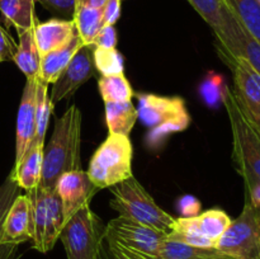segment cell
Returning a JSON list of instances; mask_svg holds the SVG:
<instances>
[{
    "instance_id": "obj_1",
    "label": "cell",
    "mask_w": 260,
    "mask_h": 259,
    "mask_svg": "<svg viewBox=\"0 0 260 259\" xmlns=\"http://www.w3.org/2000/svg\"><path fill=\"white\" fill-rule=\"evenodd\" d=\"M81 111L71 104L60 118L56 119L53 132L45 147L42 179L38 188L55 189L63 173L81 169Z\"/></svg>"
},
{
    "instance_id": "obj_2",
    "label": "cell",
    "mask_w": 260,
    "mask_h": 259,
    "mask_svg": "<svg viewBox=\"0 0 260 259\" xmlns=\"http://www.w3.org/2000/svg\"><path fill=\"white\" fill-rule=\"evenodd\" d=\"M137 99V114L147 128L145 142L149 149L157 150L168 137L185 131L190 124V114L180 96L141 93Z\"/></svg>"
},
{
    "instance_id": "obj_3",
    "label": "cell",
    "mask_w": 260,
    "mask_h": 259,
    "mask_svg": "<svg viewBox=\"0 0 260 259\" xmlns=\"http://www.w3.org/2000/svg\"><path fill=\"white\" fill-rule=\"evenodd\" d=\"M222 103L228 112L233 135V160L246 187L260 183V131L248 121L226 86Z\"/></svg>"
},
{
    "instance_id": "obj_4",
    "label": "cell",
    "mask_w": 260,
    "mask_h": 259,
    "mask_svg": "<svg viewBox=\"0 0 260 259\" xmlns=\"http://www.w3.org/2000/svg\"><path fill=\"white\" fill-rule=\"evenodd\" d=\"M111 188L112 200L109 206L119 216L165 234L172 230L175 218L156 205L154 198L134 175Z\"/></svg>"
},
{
    "instance_id": "obj_5",
    "label": "cell",
    "mask_w": 260,
    "mask_h": 259,
    "mask_svg": "<svg viewBox=\"0 0 260 259\" xmlns=\"http://www.w3.org/2000/svg\"><path fill=\"white\" fill-rule=\"evenodd\" d=\"M134 147L128 136L108 134L91 156L88 175L98 189L111 188L132 175Z\"/></svg>"
},
{
    "instance_id": "obj_6",
    "label": "cell",
    "mask_w": 260,
    "mask_h": 259,
    "mask_svg": "<svg viewBox=\"0 0 260 259\" xmlns=\"http://www.w3.org/2000/svg\"><path fill=\"white\" fill-rule=\"evenodd\" d=\"M27 195L32 211V246L40 253H48L65 225L62 203L55 189L36 188Z\"/></svg>"
},
{
    "instance_id": "obj_7",
    "label": "cell",
    "mask_w": 260,
    "mask_h": 259,
    "mask_svg": "<svg viewBox=\"0 0 260 259\" xmlns=\"http://www.w3.org/2000/svg\"><path fill=\"white\" fill-rule=\"evenodd\" d=\"M102 220L90 206L80 208L65 222L60 239L68 259H95L104 239Z\"/></svg>"
},
{
    "instance_id": "obj_8",
    "label": "cell",
    "mask_w": 260,
    "mask_h": 259,
    "mask_svg": "<svg viewBox=\"0 0 260 259\" xmlns=\"http://www.w3.org/2000/svg\"><path fill=\"white\" fill-rule=\"evenodd\" d=\"M216 249L235 259H258L260 256V207L248 201L240 215L231 220Z\"/></svg>"
},
{
    "instance_id": "obj_9",
    "label": "cell",
    "mask_w": 260,
    "mask_h": 259,
    "mask_svg": "<svg viewBox=\"0 0 260 259\" xmlns=\"http://www.w3.org/2000/svg\"><path fill=\"white\" fill-rule=\"evenodd\" d=\"M230 222L228 213L212 208L192 217L175 218L167 238L198 248H216Z\"/></svg>"
},
{
    "instance_id": "obj_10",
    "label": "cell",
    "mask_w": 260,
    "mask_h": 259,
    "mask_svg": "<svg viewBox=\"0 0 260 259\" xmlns=\"http://www.w3.org/2000/svg\"><path fill=\"white\" fill-rule=\"evenodd\" d=\"M217 52L233 74L235 101L248 121L260 131V75L244 60L216 43Z\"/></svg>"
},
{
    "instance_id": "obj_11",
    "label": "cell",
    "mask_w": 260,
    "mask_h": 259,
    "mask_svg": "<svg viewBox=\"0 0 260 259\" xmlns=\"http://www.w3.org/2000/svg\"><path fill=\"white\" fill-rule=\"evenodd\" d=\"M215 33L217 45L238 56L244 27L226 0H188Z\"/></svg>"
},
{
    "instance_id": "obj_12",
    "label": "cell",
    "mask_w": 260,
    "mask_h": 259,
    "mask_svg": "<svg viewBox=\"0 0 260 259\" xmlns=\"http://www.w3.org/2000/svg\"><path fill=\"white\" fill-rule=\"evenodd\" d=\"M104 236L129 250L155 256L167 234L131 218L118 216L109 221L104 229Z\"/></svg>"
},
{
    "instance_id": "obj_13",
    "label": "cell",
    "mask_w": 260,
    "mask_h": 259,
    "mask_svg": "<svg viewBox=\"0 0 260 259\" xmlns=\"http://www.w3.org/2000/svg\"><path fill=\"white\" fill-rule=\"evenodd\" d=\"M93 52V45H81L76 51L65 70L53 83L50 93V101L53 106L63 99L70 98L83 84L93 78L95 74Z\"/></svg>"
},
{
    "instance_id": "obj_14",
    "label": "cell",
    "mask_w": 260,
    "mask_h": 259,
    "mask_svg": "<svg viewBox=\"0 0 260 259\" xmlns=\"http://www.w3.org/2000/svg\"><path fill=\"white\" fill-rule=\"evenodd\" d=\"M56 193L62 203L65 222L80 208L90 206L91 200L98 192L88 173L84 170H73L63 173L55 185Z\"/></svg>"
},
{
    "instance_id": "obj_15",
    "label": "cell",
    "mask_w": 260,
    "mask_h": 259,
    "mask_svg": "<svg viewBox=\"0 0 260 259\" xmlns=\"http://www.w3.org/2000/svg\"><path fill=\"white\" fill-rule=\"evenodd\" d=\"M37 79H27L19 108L17 114V127H15V161L14 168L22 161L27 154L33 135H35V117H36V98H37Z\"/></svg>"
},
{
    "instance_id": "obj_16",
    "label": "cell",
    "mask_w": 260,
    "mask_h": 259,
    "mask_svg": "<svg viewBox=\"0 0 260 259\" xmlns=\"http://www.w3.org/2000/svg\"><path fill=\"white\" fill-rule=\"evenodd\" d=\"M32 240V211L28 195H19L10 206L3 222L0 243L20 244Z\"/></svg>"
},
{
    "instance_id": "obj_17",
    "label": "cell",
    "mask_w": 260,
    "mask_h": 259,
    "mask_svg": "<svg viewBox=\"0 0 260 259\" xmlns=\"http://www.w3.org/2000/svg\"><path fill=\"white\" fill-rule=\"evenodd\" d=\"M36 45L41 57L52 51L65 47L76 35L73 19L52 18L46 22H37L33 28Z\"/></svg>"
},
{
    "instance_id": "obj_18",
    "label": "cell",
    "mask_w": 260,
    "mask_h": 259,
    "mask_svg": "<svg viewBox=\"0 0 260 259\" xmlns=\"http://www.w3.org/2000/svg\"><path fill=\"white\" fill-rule=\"evenodd\" d=\"M83 42H81L80 37H79L78 32L74 36L73 40L65 46V47L60 48V50L52 51V52L47 53V55L41 57V66H40V79L48 84H53L57 80L58 76L61 75L71 58L76 53V51L81 47Z\"/></svg>"
},
{
    "instance_id": "obj_19",
    "label": "cell",
    "mask_w": 260,
    "mask_h": 259,
    "mask_svg": "<svg viewBox=\"0 0 260 259\" xmlns=\"http://www.w3.org/2000/svg\"><path fill=\"white\" fill-rule=\"evenodd\" d=\"M43 154H45V149L29 147L22 161L17 167L13 168L10 173L15 178L20 189L29 192L38 188L42 179Z\"/></svg>"
},
{
    "instance_id": "obj_20",
    "label": "cell",
    "mask_w": 260,
    "mask_h": 259,
    "mask_svg": "<svg viewBox=\"0 0 260 259\" xmlns=\"http://www.w3.org/2000/svg\"><path fill=\"white\" fill-rule=\"evenodd\" d=\"M17 33L19 43L17 45V52L13 57V61L27 79L40 78L41 55L36 45L33 28L18 30Z\"/></svg>"
},
{
    "instance_id": "obj_21",
    "label": "cell",
    "mask_w": 260,
    "mask_h": 259,
    "mask_svg": "<svg viewBox=\"0 0 260 259\" xmlns=\"http://www.w3.org/2000/svg\"><path fill=\"white\" fill-rule=\"evenodd\" d=\"M106 122L108 127V134L123 135L129 136L135 123L139 119L136 107L129 102H107Z\"/></svg>"
},
{
    "instance_id": "obj_22",
    "label": "cell",
    "mask_w": 260,
    "mask_h": 259,
    "mask_svg": "<svg viewBox=\"0 0 260 259\" xmlns=\"http://www.w3.org/2000/svg\"><path fill=\"white\" fill-rule=\"evenodd\" d=\"M36 0H0V12L7 27L18 30L35 28L38 19L35 13Z\"/></svg>"
},
{
    "instance_id": "obj_23",
    "label": "cell",
    "mask_w": 260,
    "mask_h": 259,
    "mask_svg": "<svg viewBox=\"0 0 260 259\" xmlns=\"http://www.w3.org/2000/svg\"><path fill=\"white\" fill-rule=\"evenodd\" d=\"M47 84L43 83L38 78L37 84V98H36V117H35V135H33L32 144L29 147H40L45 149V137L47 131L50 117L53 111V104L51 103L48 95Z\"/></svg>"
},
{
    "instance_id": "obj_24",
    "label": "cell",
    "mask_w": 260,
    "mask_h": 259,
    "mask_svg": "<svg viewBox=\"0 0 260 259\" xmlns=\"http://www.w3.org/2000/svg\"><path fill=\"white\" fill-rule=\"evenodd\" d=\"M73 20L83 45H93L94 38L104 25L102 9L83 5H75Z\"/></svg>"
},
{
    "instance_id": "obj_25",
    "label": "cell",
    "mask_w": 260,
    "mask_h": 259,
    "mask_svg": "<svg viewBox=\"0 0 260 259\" xmlns=\"http://www.w3.org/2000/svg\"><path fill=\"white\" fill-rule=\"evenodd\" d=\"M222 251L216 248H198L165 238L157 249L159 259H208L221 255Z\"/></svg>"
},
{
    "instance_id": "obj_26",
    "label": "cell",
    "mask_w": 260,
    "mask_h": 259,
    "mask_svg": "<svg viewBox=\"0 0 260 259\" xmlns=\"http://www.w3.org/2000/svg\"><path fill=\"white\" fill-rule=\"evenodd\" d=\"M249 35L260 45L259 0H226Z\"/></svg>"
},
{
    "instance_id": "obj_27",
    "label": "cell",
    "mask_w": 260,
    "mask_h": 259,
    "mask_svg": "<svg viewBox=\"0 0 260 259\" xmlns=\"http://www.w3.org/2000/svg\"><path fill=\"white\" fill-rule=\"evenodd\" d=\"M98 89L104 103L107 102H129L134 96L132 86L124 74L101 76L98 80Z\"/></svg>"
},
{
    "instance_id": "obj_28",
    "label": "cell",
    "mask_w": 260,
    "mask_h": 259,
    "mask_svg": "<svg viewBox=\"0 0 260 259\" xmlns=\"http://www.w3.org/2000/svg\"><path fill=\"white\" fill-rule=\"evenodd\" d=\"M93 58L95 71H98L101 76L123 74V56L118 52L117 48L94 47Z\"/></svg>"
},
{
    "instance_id": "obj_29",
    "label": "cell",
    "mask_w": 260,
    "mask_h": 259,
    "mask_svg": "<svg viewBox=\"0 0 260 259\" xmlns=\"http://www.w3.org/2000/svg\"><path fill=\"white\" fill-rule=\"evenodd\" d=\"M20 195V188L17 180L13 177L12 173L7 177L2 185H0V233H2L3 222L9 211L10 206L13 205L15 198Z\"/></svg>"
},
{
    "instance_id": "obj_30",
    "label": "cell",
    "mask_w": 260,
    "mask_h": 259,
    "mask_svg": "<svg viewBox=\"0 0 260 259\" xmlns=\"http://www.w3.org/2000/svg\"><path fill=\"white\" fill-rule=\"evenodd\" d=\"M238 56L243 57L260 75V45L249 35L245 28H244Z\"/></svg>"
},
{
    "instance_id": "obj_31",
    "label": "cell",
    "mask_w": 260,
    "mask_h": 259,
    "mask_svg": "<svg viewBox=\"0 0 260 259\" xmlns=\"http://www.w3.org/2000/svg\"><path fill=\"white\" fill-rule=\"evenodd\" d=\"M226 86L228 85L223 84L222 78L220 76H215L211 80L210 79L206 80V83L203 84V96L210 106L211 104L213 106L216 102H222Z\"/></svg>"
},
{
    "instance_id": "obj_32",
    "label": "cell",
    "mask_w": 260,
    "mask_h": 259,
    "mask_svg": "<svg viewBox=\"0 0 260 259\" xmlns=\"http://www.w3.org/2000/svg\"><path fill=\"white\" fill-rule=\"evenodd\" d=\"M45 9L62 18L73 17L75 9V0H37Z\"/></svg>"
},
{
    "instance_id": "obj_33",
    "label": "cell",
    "mask_w": 260,
    "mask_h": 259,
    "mask_svg": "<svg viewBox=\"0 0 260 259\" xmlns=\"http://www.w3.org/2000/svg\"><path fill=\"white\" fill-rule=\"evenodd\" d=\"M94 47L116 48L117 46V32L114 25H103L96 37L93 41Z\"/></svg>"
},
{
    "instance_id": "obj_34",
    "label": "cell",
    "mask_w": 260,
    "mask_h": 259,
    "mask_svg": "<svg viewBox=\"0 0 260 259\" xmlns=\"http://www.w3.org/2000/svg\"><path fill=\"white\" fill-rule=\"evenodd\" d=\"M15 52H17V43L0 25V63L13 60Z\"/></svg>"
},
{
    "instance_id": "obj_35",
    "label": "cell",
    "mask_w": 260,
    "mask_h": 259,
    "mask_svg": "<svg viewBox=\"0 0 260 259\" xmlns=\"http://www.w3.org/2000/svg\"><path fill=\"white\" fill-rule=\"evenodd\" d=\"M122 0H107L102 8L104 25H114L121 17Z\"/></svg>"
},
{
    "instance_id": "obj_36",
    "label": "cell",
    "mask_w": 260,
    "mask_h": 259,
    "mask_svg": "<svg viewBox=\"0 0 260 259\" xmlns=\"http://www.w3.org/2000/svg\"><path fill=\"white\" fill-rule=\"evenodd\" d=\"M101 255L102 259H131L123 253V250L116 243L107 239L106 236H104L101 246Z\"/></svg>"
},
{
    "instance_id": "obj_37",
    "label": "cell",
    "mask_w": 260,
    "mask_h": 259,
    "mask_svg": "<svg viewBox=\"0 0 260 259\" xmlns=\"http://www.w3.org/2000/svg\"><path fill=\"white\" fill-rule=\"evenodd\" d=\"M179 208L183 211V213H184L183 217H192V216L198 215V211H200L201 205L200 202H198V200H196L194 197L187 196V197L180 200Z\"/></svg>"
},
{
    "instance_id": "obj_38",
    "label": "cell",
    "mask_w": 260,
    "mask_h": 259,
    "mask_svg": "<svg viewBox=\"0 0 260 259\" xmlns=\"http://www.w3.org/2000/svg\"><path fill=\"white\" fill-rule=\"evenodd\" d=\"M19 258V245L18 244L0 243V259Z\"/></svg>"
},
{
    "instance_id": "obj_39",
    "label": "cell",
    "mask_w": 260,
    "mask_h": 259,
    "mask_svg": "<svg viewBox=\"0 0 260 259\" xmlns=\"http://www.w3.org/2000/svg\"><path fill=\"white\" fill-rule=\"evenodd\" d=\"M117 245H118V244H117ZM118 246L122 249V250H123V253L126 254L127 256H129L131 259H159V258H156V256L147 255V254H142V253H139V251H135V250H129V249L123 248V246H121V245H118Z\"/></svg>"
},
{
    "instance_id": "obj_40",
    "label": "cell",
    "mask_w": 260,
    "mask_h": 259,
    "mask_svg": "<svg viewBox=\"0 0 260 259\" xmlns=\"http://www.w3.org/2000/svg\"><path fill=\"white\" fill-rule=\"evenodd\" d=\"M106 2L107 0H75V5H83V7L102 9L103 5L106 4Z\"/></svg>"
},
{
    "instance_id": "obj_41",
    "label": "cell",
    "mask_w": 260,
    "mask_h": 259,
    "mask_svg": "<svg viewBox=\"0 0 260 259\" xmlns=\"http://www.w3.org/2000/svg\"><path fill=\"white\" fill-rule=\"evenodd\" d=\"M208 259H235V258H233V256H230V255H228V254H221V255H218V256H216V258H208Z\"/></svg>"
},
{
    "instance_id": "obj_42",
    "label": "cell",
    "mask_w": 260,
    "mask_h": 259,
    "mask_svg": "<svg viewBox=\"0 0 260 259\" xmlns=\"http://www.w3.org/2000/svg\"><path fill=\"white\" fill-rule=\"evenodd\" d=\"M95 259H102V255H101V250H99L98 255H96V258H95Z\"/></svg>"
},
{
    "instance_id": "obj_43",
    "label": "cell",
    "mask_w": 260,
    "mask_h": 259,
    "mask_svg": "<svg viewBox=\"0 0 260 259\" xmlns=\"http://www.w3.org/2000/svg\"><path fill=\"white\" fill-rule=\"evenodd\" d=\"M258 259H260V256H259V258H258Z\"/></svg>"
},
{
    "instance_id": "obj_44",
    "label": "cell",
    "mask_w": 260,
    "mask_h": 259,
    "mask_svg": "<svg viewBox=\"0 0 260 259\" xmlns=\"http://www.w3.org/2000/svg\"><path fill=\"white\" fill-rule=\"evenodd\" d=\"M259 2H260V0H259Z\"/></svg>"
}]
</instances>
